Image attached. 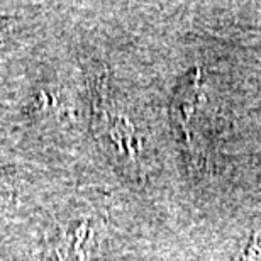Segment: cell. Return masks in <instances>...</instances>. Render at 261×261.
I'll use <instances>...</instances> for the list:
<instances>
[{
	"mask_svg": "<svg viewBox=\"0 0 261 261\" xmlns=\"http://www.w3.org/2000/svg\"><path fill=\"white\" fill-rule=\"evenodd\" d=\"M243 261H261V248L251 246L249 253H246V256L243 258Z\"/></svg>",
	"mask_w": 261,
	"mask_h": 261,
	"instance_id": "6da1fadb",
	"label": "cell"
}]
</instances>
